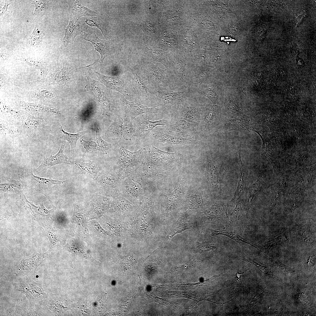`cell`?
Segmentation results:
<instances>
[{
  "instance_id": "cell-23",
  "label": "cell",
  "mask_w": 316,
  "mask_h": 316,
  "mask_svg": "<svg viewBox=\"0 0 316 316\" xmlns=\"http://www.w3.org/2000/svg\"><path fill=\"white\" fill-rule=\"evenodd\" d=\"M46 17L38 20L31 36V43L32 45L38 44L41 41L42 37L44 34Z\"/></svg>"
},
{
  "instance_id": "cell-12",
  "label": "cell",
  "mask_w": 316,
  "mask_h": 316,
  "mask_svg": "<svg viewBox=\"0 0 316 316\" xmlns=\"http://www.w3.org/2000/svg\"><path fill=\"white\" fill-rule=\"evenodd\" d=\"M197 124L179 119L168 126L166 131L169 134L176 136L191 138L195 133Z\"/></svg>"
},
{
  "instance_id": "cell-30",
  "label": "cell",
  "mask_w": 316,
  "mask_h": 316,
  "mask_svg": "<svg viewBox=\"0 0 316 316\" xmlns=\"http://www.w3.org/2000/svg\"><path fill=\"white\" fill-rule=\"evenodd\" d=\"M1 192H15L20 188L21 185L18 181L13 180L0 184Z\"/></svg>"
},
{
  "instance_id": "cell-10",
  "label": "cell",
  "mask_w": 316,
  "mask_h": 316,
  "mask_svg": "<svg viewBox=\"0 0 316 316\" xmlns=\"http://www.w3.org/2000/svg\"><path fill=\"white\" fill-rule=\"evenodd\" d=\"M123 104L125 112L124 116L127 117L132 121L139 116L148 113H155L159 109L156 107H147L141 104L138 100L132 102L124 98Z\"/></svg>"
},
{
  "instance_id": "cell-19",
  "label": "cell",
  "mask_w": 316,
  "mask_h": 316,
  "mask_svg": "<svg viewBox=\"0 0 316 316\" xmlns=\"http://www.w3.org/2000/svg\"><path fill=\"white\" fill-rule=\"evenodd\" d=\"M68 4L72 14L78 19L85 16L94 17L97 16L95 12L83 6L78 1H69Z\"/></svg>"
},
{
  "instance_id": "cell-8",
  "label": "cell",
  "mask_w": 316,
  "mask_h": 316,
  "mask_svg": "<svg viewBox=\"0 0 316 316\" xmlns=\"http://www.w3.org/2000/svg\"><path fill=\"white\" fill-rule=\"evenodd\" d=\"M188 89L183 91L172 90H154V94L157 106H168L172 107L180 103L188 95Z\"/></svg>"
},
{
  "instance_id": "cell-3",
  "label": "cell",
  "mask_w": 316,
  "mask_h": 316,
  "mask_svg": "<svg viewBox=\"0 0 316 316\" xmlns=\"http://www.w3.org/2000/svg\"><path fill=\"white\" fill-rule=\"evenodd\" d=\"M201 95L196 91L189 90L187 96L172 108L180 119L197 124L199 123L206 110L200 105Z\"/></svg>"
},
{
  "instance_id": "cell-33",
  "label": "cell",
  "mask_w": 316,
  "mask_h": 316,
  "mask_svg": "<svg viewBox=\"0 0 316 316\" xmlns=\"http://www.w3.org/2000/svg\"><path fill=\"white\" fill-rule=\"evenodd\" d=\"M148 54L154 60L162 63L166 66V68H169L170 66L168 65L166 57L164 53L159 51H150L148 52Z\"/></svg>"
},
{
  "instance_id": "cell-18",
  "label": "cell",
  "mask_w": 316,
  "mask_h": 316,
  "mask_svg": "<svg viewBox=\"0 0 316 316\" xmlns=\"http://www.w3.org/2000/svg\"><path fill=\"white\" fill-rule=\"evenodd\" d=\"M109 198L99 195L95 196L90 204L89 212L93 216H98L103 213L108 208Z\"/></svg>"
},
{
  "instance_id": "cell-16",
  "label": "cell",
  "mask_w": 316,
  "mask_h": 316,
  "mask_svg": "<svg viewBox=\"0 0 316 316\" xmlns=\"http://www.w3.org/2000/svg\"><path fill=\"white\" fill-rule=\"evenodd\" d=\"M83 32L79 24L78 19L72 14L70 16L69 23L65 30L63 40L68 46L73 42L76 36Z\"/></svg>"
},
{
  "instance_id": "cell-7",
  "label": "cell",
  "mask_w": 316,
  "mask_h": 316,
  "mask_svg": "<svg viewBox=\"0 0 316 316\" xmlns=\"http://www.w3.org/2000/svg\"><path fill=\"white\" fill-rule=\"evenodd\" d=\"M130 70L133 76V85L139 97L156 104L154 90L150 85L141 69L134 68Z\"/></svg>"
},
{
  "instance_id": "cell-1",
  "label": "cell",
  "mask_w": 316,
  "mask_h": 316,
  "mask_svg": "<svg viewBox=\"0 0 316 316\" xmlns=\"http://www.w3.org/2000/svg\"><path fill=\"white\" fill-rule=\"evenodd\" d=\"M176 153H169L161 150L152 145L146 149L142 164L133 175L138 181L148 183L151 180L162 175L167 167L180 158Z\"/></svg>"
},
{
  "instance_id": "cell-9",
  "label": "cell",
  "mask_w": 316,
  "mask_h": 316,
  "mask_svg": "<svg viewBox=\"0 0 316 316\" xmlns=\"http://www.w3.org/2000/svg\"><path fill=\"white\" fill-rule=\"evenodd\" d=\"M166 122L164 119L151 121L147 114L140 115L132 121L134 130V136L145 138L157 126L165 125Z\"/></svg>"
},
{
  "instance_id": "cell-35",
  "label": "cell",
  "mask_w": 316,
  "mask_h": 316,
  "mask_svg": "<svg viewBox=\"0 0 316 316\" xmlns=\"http://www.w3.org/2000/svg\"><path fill=\"white\" fill-rule=\"evenodd\" d=\"M243 213L241 203L238 202L230 215L229 220L233 223H237L239 222Z\"/></svg>"
},
{
  "instance_id": "cell-41",
  "label": "cell",
  "mask_w": 316,
  "mask_h": 316,
  "mask_svg": "<svg viewBox=\"0 0 316 316\" xmlns=\"http://www.w3.org/2000/svg\"><path fill=\"white\" fill-rule=\"evenodd\" d=\"M211 242L207 241L201 244L198 246L197 248L201 251H206L215 249L216 247Z\"/></svg>"
},
{
  "instance_id": "cell-14",
  "label": "cell",
  "mask_w": 316,
  "mask_h": 316,
  "mask_svg": "<svg viewBox=\"0 0 316 316\" xmlns=\"http://www.w3.org/2000/svg\"><path fill=\"white\" fill-rule=\"evenodd\" d=\"M106 136L113 140H126V123L124 118H116L111 124L105 133Z\"/></svg>"
},
{
  "instance_id": "cell-24",
  "label": "cell",
  "mask_w": 316,
  "mask_h": 316,
  "mask_svg": "<svg viewBox=\"0 0 316 316\" xmlns=\"http://www.w3.org/2000/svg\"><path fill=\"white\" fill-rule=\"evenodd\" d=\"M111 210L114 212H127L132 209V206L127 199L120 195L113 198Z\"/></svg>"
},
{
  "instance_id": "cell-17",
  "label": "cell",
  "mask_w": 316,
  "mask_h": 316,
  "mask_svg": "<svg viewBox=\"0 0 316 316\" xmlns=\"http://www.w3.org/2000/svg\"><path fill=\"white\" fill-rule=\"evenodd\" d=\"M96 73L101 82L109 90H116L124 97H126L125 85L120 79L116 77L104 75L97 72Z\"/></svg>"
},
{
  "instance_id": "cell-32",
  "label": "cell",
  "mask_w": 316,
  "mask_h": 316,
  "mask_svg": "<svg viewBox=\"0 0 316 316\" xmlns=\"http://www.w3.org/2000/svg\"><path fill=\"white\" fill-rule=\"evenodd\" d=\"M96 142L100 149V151L105 154H107V151L111 147V144L103 140L101 137L99 130L97 128L96 130Z\"/></svg>"
},
{
  "instance_id": "cell-44",
  "label": "cell",
  "mask_w": 316,
  "mask_h": 316,
  "mask_svg": "<svg viewBox=\"0 0 316 316\" xmlns=\"http://www.w3.org/2000/svg\"><path fill=\"white\" fill-rule=\"evenodd\" d=\"M8 5V4L6 3L4 4V6L3 5V6H2V5L1 6V14H3L6 11Z\"/></svg>"
},
{
  "instance_id": "cell-40",
  "label": "cell",
  "mask_w": 316,
  "mask_h": 316,
  "mask_svg": "<svg viewBox=\"0 0 316 316\" xmlns=\"http://www.w3.org/2000/svg\"><path fill=\"white\" fill-rule=\"evenodd\" d=\"M25 61L29 65L35 67L40 69L42 71H44V66L40 61L34 59L30 58L25 59Z\"/></svg>"
},
{
  "instance_id": "cell-4",
  "label": "cell",
  "mask_w": 316,
  "mask_h": 316,
  "mask_svg": "<svg viewBox=\"0 0 316 316\" xmlns=\"http://www.w3.org/2000/svg\"><path fill=\"white\" fill-rule=\"evenodd\" d=\"M146 152V148L144 147L132 152L123 147H120L115 170L122 179L134 174L142 164Z\"/></svg>"
},
{
  "instance_id": "cell-20",
  "label": "cell",
  "mask_w": 316,
  "mask_h": 316,
  "mask_svg": "<svg viewBox=\"0 0 316 316\" xmlns=\"http://www.w3.org/2000/svg\"><path fill=\"white\" fill-rule=\"evenodd\" d=\"M65 146V144L63 141L60 148L57 153L55 155H51L49 156L41 166L42 167H49L59 164L70 163L71 162L69 160V158L63 153Z\"/></svg>"
},
{
  "instance_id": "cell-2",
  "label": "cell",
  "mask_w": 316,
  "mask_h": 316,
  "mask_svg": "<svg viewBox=\"0 0 316 316\" xmlns=\"http://www.w3.org/2000/svg\"><path fill=\"white\" fill-rule=\"evenodd\" d=\"M143 75L154 90H169L176 91L175 78L172 71L162 70L151 62L146 63L141 69Z\"/></svg>"
},
{
  "instance_id": "cell-42",
  "label": "cell",
  "mask_w": 316,
  "mask_h": 316,
  "mask_svg": "<svg viewBox=\"0 0 316 316\" xmlns=\"http://www.w3.org/2000/svg\"><path fill=\"white\" fill-rule=\"evenodd\" d=\"M85 23L91 27H95L97 28L100 30L103 35L105 37L104 34L103 32L101 25L99 21L92 19L87 18L85 20Z\"/></svg>"
},
{
  "instance_id": "cell-31",
  "label": "cell",
  "mask_w": 316,
  "mask_h": 316,
  "mask_svg": "<svg viewBox=\"0 0 316 316\" xmlns=\"http://www.w3.org/2000/svg\"><path fill=\"white\" fill-rule=\"evenodd\" d=\"M190 227V224L186 220L182 219L178 220L176 226L171 233L170 239H171L176 234L181 233L185 230L189 229Z\"/></svg>"
},
{
  "instance_id": "cell-15",
  "label": "cell",
  "mask_w": 316,
  "mask_h": 316,
  "mask_svg": "<svg viewBox=\"0 0 316 316\" xmlns=\"http://www.w3.org/2000/svg\"><path fill=\"white\" fill-rule=\"evenodd\" d=\"M75 168L79 173L96 179L101 170L100 168L90 161L83 159L73 161Z\"/></svg>"
},
{
  "instance_id": "cell-34",
  "label": "cell",
  "mask_w": 316,
  "mask_h": 316,
  "mask_svg": "<svg viewBox=\"0 0 316 316\" xmlns=\"http://www.w3.org/2000/svg\"><path fill=\"white\" fill-rule=\"evenodd\" d=\"M73 217L76 222L81 227L85 230H86V227L84 215L77 205L74 206Z\"/></svg>"
},
{
  "instance_id": "cell-5",
  "label": "cell",
  "mask_w": 316,
  "mask_h": 316,
  "mask_svg": "<svg viewBox=\"0 0 316 316\" xmlns=\"http://www.w3.org/2000/svg\"><path fill=\"white\" fill-rule=\"evenodd\" d=\"M122 180L115 170L103 171L99 173L96 179L101 195L113 198L121 195Z\"/></svg>"
},
{
  "instance_id": "cell-39",
  "label": "cell",
  "mask_w": 316,
  "mask_h": 316,
  "mask_svg": "<svg viewBox=\"0 0 316 316\" xmlns=\"http://www.w3.org/2000/svg\"><path fill=\"white\" fill-rule=\"evenodd\" d=\"M35 6V10L34 14H38L43 12L45 9V4L44 1H34L32 2Z\"/></svg>"
},
{
  "instance_id": "cell-36",
  "label": "cell",
  "mask_w": 316,
  "mask_h": 316,
  "mask_svg": "<svg viewBox=\"0 0 316 316\" xmlns=\"http://www.w3.org/2000/svg\"><path fill=\"white\" fill-rule=\"evenodd\" d=\"M80 143L83 146L87 152L100 151L97 143L93 141H87L82 139L80 141Z\"/></svg>"
},
{
  "instance_id": "cell-6",
  "label": "cell",
  "mask_w": 316,
  "mask_h": 316,
  "mask_svg": "<svg viewBox=\"0 0 316 316\" xmlns=\"http://www.w3.org/2000/svg\"><path fill=\"white\" fill-rule=\"evenodd\" d=\"M145 195L144 188L139 182L130 177L122 180L120 195L127 200L139 202L143 200Z\"/></svg>"
},
{
  "instance_id": "cell-21",
  "label": "cell",
  "mask_w": 316,
  "mask_h": 316,
  "mask_svg": "<svg viewBox=\"0 0 316 316\" xmlns=\"http://www.w3.org/2000/svg\"><path fill=\"white\" fill-rule=\"evenodd\" d=\"M249 124V119L243 115L235 119H227L224 127L227 130H242L246 129Z\"/></svg>"
},
{
  "instance_id": "cell-22",
  "label": "cell",
  "mask_w": 316,
  "mask_h": 316,
  "mask_svg": "<svg viewBox=\"0 0 316 316\" xmlns=\"http://www.w3.org/2000/svg\"><path fill=\"white\" fill-rule=\"evenodd\" d=\"M61 135L62 138L67 141L69 143L71 147V152L72 155H75L76 152L77 143L78 140L80 138L85 134L88 132V131H86L79 132L76 134H73L67 132L63 129L62 126L59 127Z\"/></svg>"
},
{
  "instance_id": "cell-11",
  "label": "cell",
  "mask_w": 316,
  "mask_h": 316,
  "mask_svg": "<svg viewBox=\"0 0 316 316\" xmlns=\"http://www.w3.org/2000/svg\"><path fill=\"white\" fill-rule=\"evenodd\" d=\"M150 137L154 141L171 145H187L195 144L197 141L171 135L166 131L154 130L150 132Z\"/></svg>"
},
{
  "instance_id": "cell-28",
  "label": "cell",
  "mask_w": 316,
  "mask_h": 316,
  "mask_svg": "<svg viewBox=\"0 0 316 316\" xmlns=\"http://www.w3.org/2000/svg\"><path fill=\"white\" fill-rule=\"evenodd\" d=\"M24 106L28 110L41 112H50L56 114L59 113V111L56 108H51L42 105L30 103H24Z\"/></svg>"
},
{
  "instance_id": "cell-25",
  "label": "cell",
  "mask_w": 316,
  "mask_h": 316,
  "mask_svg": "<svg viewBox=\"0 0 316 316\" xmlns=\"http://www.w3.org/2000/svg\"><path fill=\"white\" fill-rule=\"evenodd\" d=\"M218 107L215 105H210L208 108L207 115L204 117V129L209 130L214 127L217 122Z\"/></svg>"
},
{
  "instance_id": "cell-37",
  "label": "cell",
  "mask_w": 316,
  "mask_h": 316,
  "mask_svg": "<svg viewBox=\"0 0 316 316\" xmlns=\"http://www.w3.org/2000/svg\"><path fill=\"white\" fill-rule=\"evenodd\" d=\"M101 103V111L102 115L109 116L111 111V105L109 101L105 97H104Z\"/></svg>"
},
{
  "instance_id": "cell-29",
  "label": "cell",
  "mask_w": 316,
  "mask_h": 316,
  "mask_svg": "<svg viewBox=\"0 0 316 316\" xmlns=\"http://www.w3.org/2000/svg\"><path fill=\"white\" fill-rule=\"evenodd\" d=\"M29 175L31 179L35 182L48 186L62 184L66 181H59L51 178L40 177L34 175L32 172L30 173Z\"/></svg>"
},
{
  "instance_id": "cell-26",
  "label": "cell",
  "mask_w": 316,
  "mask_h": 316,
  "mask_svg": "<svg viewBox=\"0 0 316 316\" xmlns=\"http://www.w3.org/2000/svg\"><path fill=\"white\" fill-rule=\"evenodd\" d=\"M239 157L240 162L239 169V177L238 186L234 195L229 202V204L233 205L236 203L239 199L243 192L245 186L244 174L240 156V152H239Z\"/></svg>"
},
{
  "instance_id": "cell-27",
  "label": "cell",
  "mask_w": 316,
  "mask_h": 316,
  "mask_svg": "<svg viewBox=\"0 0 316 316\" xmlns=\"http://www.w3.org/2000/svg\"><path fill=\"white\" fill-rule=\"evenodd\" d=\"M210 231V233L212 236L222 235L230 238L240 244L243 243L250 244L248 241L234 232L219 229H211Z\"/></svg>"
},
{
  "instance_id": "cell-43",
  "label": "cell",
  "mask_w": 316,
  "mask_h": 316,
  "mask_svg": "<svg viewBox=\"0 0 316 316\" xmlns=\"http://www.w3.org/2000/svg\"><path fill=\"white\" fill-rule=\"evenodd\" d=\"M50 240L51 247L55 245L58 241V239L55 235L52 233H51L49 236Z\"/></svg>"
},
{
  "instance_id": "cell-13",
  "label": "cell",
  "mask_w": 316,
  "mask_h": 316,
  "mask_svg": "<svg viewBox=\"0 0 316 316\" xmlns=\"http://www.w3.org/2000/svg\"><path fill=\"white\" fill-rule=\"evenodd\" d=\"M83 38L85 40L90 42L93 45L96 51L99 53L101 58L99 61L95 62H99L100 68H102L103 61L105 58L111 53L110 47L107 42L105 40L100 39L94 32L86 33L83 32Z\"/></svg>"
},
{
  "instance_id": "cell-45",
  "label": "cell",
  "mask_w": 316,
  "mask_h": 316,
  "mask_svg": "<svg viewBox=\"0 0 316 316\" xmlns=\"http://www.w3.org/2000/svg\"><path fill=\"white\" fill-rule=\"evenodd\" d=\"M95 225H96V226H96L98 228V230L101 232L103 233H104L106 234H107V235H109V234L108 233V232L103 229L102 228V227L100 226L98 224V223H96Z\"/></svg>"
},
{
  "instance_id": "cell-38",
  "label": "cell",
  "mask_w": 316,
  "mask_h": 316,
  "mask_svg": "<svg viewBox=\"0 0 316 316\" xmlns=\"http://www.w3.org/2000/svg\"><path fill=\"white\" fill-rule=\"evenodd\" d=\"M226 106L229 109L236 113H240L241 109L238 105L233 100L227 99L225 101Z\"/></svg>"
}]
</instances>
